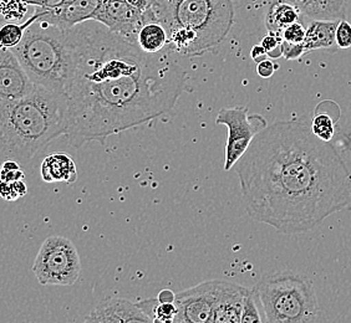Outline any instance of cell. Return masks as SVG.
Masks as SVG:
<instances>
[{"instance_id":"6da1fadb","label":"cell","mask_w":351,"mask_h":323,"mask_svg":"<svg viewBox=\"0 0 351 323\" xmlns=\"http://www.w3.org/2000/svg\"><path fill=\"white\" fill-rule=\"evenodd\" d=\"M74 66L65 94L68 129L74 148L105 144L111 135L166 115L186 88V73L169 49L142 51L136 42L96 21L70 29Z\"/></svg>"},{"instance_id":"7a4b0ae2","label":"cell","mask_w":351,"mask_h":323,"mask_svg":"<svg viewBox=\"0 0 351 323\" xmlns=\"http://www.w3.org/2000/svg\"><path fill=\"white\" fill-rule=\"evenodd\" d=\"M234 167L248 216L282 234L311 231L351 205L350 170L302 120L267 126Z\"/></svg>"},{"instance_id":"3957f363","label":"cell","mask_w":351,"mask_h":323,"mask_svg":"<svg viewBox=\"0 0 351 323\" xmlns=\"http://www.w3.org/2000/svg\"><path fill=\"white\" fill-rule=\"evenodd\" d=\"M68 97L35 85L19 100H0V164L25 163L66 133Z\"/></svg>"},{"instance_id":"277c9868","label":"cell","mask_w":351,"mask_h":323,"mask_svg":"<svg viewBox=\"0 0 351 323\" xmlns=\"http://www.w3.org/2000/svg\"><path fill=\"white\" fill-rule=\"evenodd\" d=\"M151 10L167 30V49L186 57L216 50L236 19L232 0H154Z\"/></svg>"},{"instance_id":"5b68a950","label":"cell","mask_w":351,"mask_h":323,"mask_svg":"<svg viewBox=\"0 0 351 323\" xmlns=\"http://www.w3.org/2000/svg\"><path fill=\"white\" fill-rule=\"evenodd\" d=\"M35 85L65 94L74 66V44L69 30L36 21L12 49Z\"/></svg>"},{"instance_id":"8992f818","label":"cell","mask_w":351,"mask_h":323,"mask_svg":"<svg viewBox=\"0 0 351 323\" xmlns=\"http://www.w3.org/2000/svg\"><path fill=\"white\" fill-rule=\"evenodd\" d=\"M254 292L269 323H309L319 320V303L311 279L283 271L261 279Z\"/></svg>"},{"instance_id":"52a82bcc","label":"cell","mask_w":351,"mask_h":323,"mask_svg":"<svg viewBox=\"0 0 351 323\" xmlns=\"http://www.w3.org/2000/svg\"><path fill=\"white\" fill-rule=\"evenodd\" d=\"M32 270L43 286H71L79 280L82 261L71 240L51 235L41 244Z\"/></svg>"},{"instance_id":"ba28073f","label":"cell","mask_w":351,"mask_h":323,"mask_svg":"<svg viewBox=\"0 0 351 323\" xmlns=\"http://www.w3.org/2000/svg\"><path fill=\"white\" fill-rule=\"evenodd\" d=\"M216 125L228 127V140L224 148V170L228 172L245 153L254 137L268 126L261 115H248V107L223 108L217 115Z\"/></svg>"},{"instance_id":"9c48e42d","label":"cell","mask_w":351,"mask_h":323,"mask_svg":"<svg viewBox=\"0 0 351 323\" xmlns=\"http://www.w3.org/2000/svg\"><path fill=\"white\" fill-rule=\"evenodd\" d=\"M93 21L101 23L110 31L136 42L140 27L146 21H156V18L151 8L141 12L128 0H99V8Z\"/></svg>"},{"instance_id":"30bf717a","label":"cell","mask_w":351,"mask_h":323,"mask_svg":"<svg viewBox=\"0 0 351 323\" xmlns=\"http://www.w3.org/2000/svg\"><path fill=\"white\" fill-rule=\"evenodd\" d=\"M221 283V280L206 281L176 294L175 323L212 322Z\"/></svg>"},{"instance_id":"8fae6325","label":"cell","mask_w":351,"mask_h":323,"mask_svg":"<svg viewBox=\"0 0 351 323\" xmlns=\"http://www.w3.org/2000/svg\"><path fill=\"white\" fill-rule=\"evenodd\" d=\"M18 57L10 49L0 47V100H19L34 90Z\"/></svg>"},{"instance_id":"7c38bea8","label":"cell","mask_w":351,"mask_h":323,"mask_svg":"<svg viewBox=\"0 0 351 323\" xmlns=\"http://www.w3.org/2000/svg\"><path fill=\"white\" fill-rule=\"evenodd\" d=\"M85 322L151 323L152 320L138 307L137 303L121 297L110 296L105 297L97 303V306L85 318Z\"/></svg>"},{"instance_id":"4fadbf2b","label":"cell","mask_w":351,"mask_h":323,"mask_svg":"<svg viewBox=\"0 0 351 323\" xmlns=\"http://www.w3.org/2000/svg\"><path fill=\"white\" fill-rule=\"evenodd\" d=\"M99 8V0H66L60 7L51 10L40 9V18L38 21H45L62 30L93 21Z\"/></svg>"},{"instance_id":"5bb4252c","label":"cell","mask_w":351,"mask_h":323,"mask_svg":"<svg viewBox=\"0 0 351 323\" xmlns=\"http://www.w3.org/2000/svg\"><path fill=\"white\" fill-rule=\"evenodd\" d=\"M250 292V289L238 283L222 281L212 315V323H241L244 300Z\"/></svg>"},{"instance_id":"9a60e30c","label":"cell","mask_w":351,"mask_h":323,"mask_svg":"<svg viewBox=\"0 0 351 323\" xmlns=\"http://www.w3.org/2000/svg\"><path fill=\"white\" fill-rule=\"evenodd\" d=\"M41 179L45 183L73 184L77 181V169L74 159L65 152L47 155L41 163Z\"/></svg>"},{"instance_id":"2e32d148","label":"cell","mask_w":351,"mask_h":323,"mask_svg":"<svg viewBox=\"0 0 351 323\" xmlns=\"http://www.w3.org/2000/svg\"><path fill=\"white\" fill-rule=\"evenodd\" d=\"M309 19L343 21L346 18V0H287Z\"/></svg>"},{"instance_id":"e0dca14e","label":"cell","mask_w":351,"mask_h":323,"mask_svg":"<svg viewBox=\"0 0 351 323\" xmlns=\"http://www.w3.org/2000/svg\"><path fill=\"white\" fill-rule=\"evenodd\" d=\"M339 21H320L311 19L305 31V53L309 54L315 50H330L337 51L338 47L335 44V30Z\"/></svg>"},{"instance_id":"ac0fdd59","label":"cell","mask_w":351,"mask_h":323,"mask_svg":"<svg viewBox=\"0 0 351 323\" xmlns=\"http://www.w3.org/2000/svg\"><path fill=\"white\" fill-rule=\"evenodd\" d=\"M136 44L147 54H158L167 50L169 35L158 21H146L136 35Z\"/></svg>"},{"instance_id":"d6986e66","label":"cell","mask_w":351,"mask_h":323,"mask_svg":"<svg viewBox=\"0 0 351 323\" xmlns=\"http://www.w3.org/2000/svg\"><path fill=\"white\" fill-rule=\"evenodd\" d=\"M302 13L295 5L287 0H278L270 4L265 14V27L270 33L282 35V31L293 23L299 21Z\"/></svg>"},{"instance_id":"ffe728a7","label":"cell","mask_w":351,"mask_h":323,"mask_svg":"<svg viewBox=\"0 0 351 323\" xmlns=\"http://www.w3.org/2000/svg\"><path fill=\"white\" fill-rule=\"evenodd\" d=\"M40 18V9L35 8V13L27 21L21 24L19 21H7L0 25V47L14 49L21 44L27 27L33 25Z\"/></svg>"},{"instance_id":"44dd1931","label":"cell","mask_w":351,"mask_h":323,"mask_svg":"<svg viewBox=\"0 0 351 323\" xmlns=\"http://www.w3.org/2000/svg\"><path fill=\"white\" fill-rule=\"evenodd\" d=\"M311 128L319 140L331 142L335 135V120L326 111H322V108L317 107L311 118Z\"/></svg>"},{"instance_id":"7402d4cb","label":"cell","mask_w":351,"mask_h":323,"mask_svg":"<svg viewBox=\"0 0 351 323\" xmlns=\"http://www.w3.org/2000/svg\"><path fill=\"white\" fill-rule=\"evenodd\" d=\"M27 12L23 0H0V15L7 21H21Z\"/></svg>"},{"instance_id":"603a6c76","label":"cell","mask_w":351,"mask_h":323,"mask_svg":"<svg viewBox=\"0 0 351 323\" xmlns=\"http://www.w3.org/2000/svg\"><path fill=\"white\" fill-rule=\"evenodd\" d=\"M25 175L19 162L8 159L0 164V182L13 183L24 181Z\"/></svg>"},{"instance_id":"cb8c5ba5","label":"cell","mask_w":351,"mask_h":323,"mask_svg":"<svg viewBox=\"0 0 351 323\" xmlns=\"http://www.w3.org/2000/svg\"><path fill=\"white\" fill-rule=\"evenodd\" d=\"M27 187L24 181L18 182H0V196L8 202L18 201L19 198L27 196Z\"/></svg>"},{"instance_id":"d4e9b609","label":"cell","mask_w":351,"mask_h":323,"mask_svg":"<svg viewBox=\"0 0 351 323\" xmlns=\"http://www.w3.org/2000/svg\"><path fill=\"white\" fill-rule=\"evenodd\" d=\"M254 296H256L254 289H250L248 296L245 297V300H244L241 323L263 322L264 320L259 315V311H258L257 306H256Z\"/></svg>"},{"instance_id":"484cf974","label":"cell","mask_w":351,"mask_h":323,"mask_svg":"<svg viewBox=\"0 0 351 323\" xmlns=\"http://www.w3.org/2000/svg\"><path fill=\"white\" fill-rule=\"evenodd\" d=\"M282 35L274 34L268 31V34L264 36L261 45L263 47L265 53L270 59H279L282 57Z\"/></svg>"},{"instance_id":"4316f807","label":"cell","mask_w":351,"mask_h":323,"mask_svg":"<svg viewBox=\"0 0 351 323\" xmlns=\"http://www.w3.org/2000/svg\"><path fill=\"white\" fill-rule=\"evenodd\" d=\"M177 307L175 302H157L154 311V322H175Z\"/></svg>"},{"instance_id":"83f0119b","label":"cell","mask_w":351,"mask_h":323,"mask_svg":"<svg viewBox=\"0 0 351 323\" xmlns=\"http://www.w3.org/2000/svg\"><path fill=\"white\" fill-rule=\"evenodd\" d=\"M305 31H306V27L300 21H295L289 27L284 29L282 31V39L283 41L291 42V44H303L305 39Z\"/></svg>"},{"instance_id":"f1b7e54d","label":"cell","mask_w":351,"mask_h":323,"mask_svg":"<svg viewBox=\"0 0 351 323\" xmlns=\"http://www.w3.org/2000/svg\"><path fill=\"white\" fill-rule=\"evenodd\" d=\"M335 44L338 49H350L351 24L346 19L339 21L335 30Z\"/></svg>"},{"instance_id":"f546056e","label":"cell","mask_w":351,"mask_h":323,"mask_svg":"<svg viewBox=\"0 0 351 323\" xmlns=\"http://www.w3.org/2000/svg\"><path fill=\"white\" fill-rule=\"evenodd\" d=\"M306 55L304 44H291L282 41V57L287 60H298Z\"/></svg>"},{"instance_id":"4dcf8cb0","label":"cell","mask_w":351,"mask_h":323,"mask_svg":"<svg viewBox=\"0 0 351 323\" xmlns=\"http://www.w3.org/2000/svg\"><path fill=\"white\" fill-rule=\"evenodd\" d=\"M278 68H279V66L274 61L268 59V57L257 64V73L262 79H269L274 75Z\"/></svg>"},{"instance_id":"1f68e13d","label":"cell","mask_w":351,"mask_h":323,"mask_svg":"<svg viewBox=\"0 0 351 323\" xmlns=\"http://www.w3.org/2000/svg\"><path fill=\"white\" fill-rule=\"evenodd\" d=\"M23 1L27 3V5H34L35 8L51 10L55 8L60 7L61 4L65 3L66 0H23Z\"/></svg>"},{"instance_id":"d6a6232c","label":"cell","mask_w":351,"mask_h":323,"mask_svg":"<svg viewBox=\"0 0 351 323\" xmlns=\"http://www.w3.org/2000/svg\"><path fill=\"white\" fill-rule=\"evenodd\" d=\"M250 56H252V59L253 61L258 64V62H261V61L264 60V59H267L268 57V55L265 53V50H264L263 47L259 44V45H256V47H252V51H250Z\"/></svg>"},{"instance_id":"836d02e7","label":"cell","mask_w":351,"mask_h":323,"mask_svg":"<svg viewBox=\"0 0 351 323\" xmlns=\"http://www.w3.org/2000/svg\"><path fill=\"white\" fill-rule=\"evenodd\" d=\"M158 302H175L176 294L171 289H162L158 296H157Z\"/></svg>"},{"instance_id":"e575fe53","label":"cell","mask_w":351,"mask_h":323,"mask_svg":"<svg viewBox=\"0 0 351 323\" xmlns=\"http://www.w3.org/2000/svg\"><path fill=\"white\" fill-rule=\"evenodd\" d=\"M128 1L141 12H146L154 4V0H128Z\"/></svg>"}]
</instances>
